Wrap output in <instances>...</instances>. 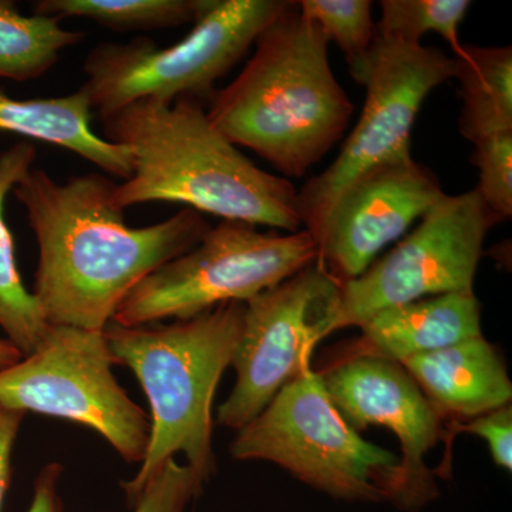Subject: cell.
<instances>
[{"instance_id": "obj_22", "label": "cell", "mask_w": 512, "mask_h": 512, "mask_svg": "<svg viewBox=\"0 0 512 512\" xmlns=\"http://www.w3.org/2000/svg\"><path fill=\"white\" fill-rule=\"evenodd\" d=\"M470 8V0H383L376 32L413 45L436 33L457 53L463 46L458 32Z\"/></svg>"}, {"instance_id": "obj_1", "label": "cell", "mask_w": 512, "mask_h": 512, "mask_svg": "<svg viewBox=\"0 0 512 512\" xmlns=\"http://www.w3.org/2000/svg\"><path fill=\"white\" fill-rule=\"evenodd\" d=\"M114 188L106 174L57 183L36 167L13 188L39 247L32 293L49 325L104 332L128 293L211 228L190 208L148 227H128Z\"/></svg>"}, {"instance_id": "obj_15", "label": "cell", "mask_w": 512, "mask_h": 512, "mask_svg": "<svg viewBox=\"0 0 512 512\" xmlns=\"http://www.w3.org/2000/svg\"><path fill=\"white\" fill-rule=\"evenodd\" d=\"M400 365L440 417L473 419L511 403L507 369L484 336L410 357Z\"/></svg>"}, {"instance_id": "obj_13", "label": "cell", "mask_w": 512, "mask_h": 512, "mask_svg": "<svg viewBox=\"0 0 512 512\" xmlns=\"http://www.w3.org/2000/svg\"><path fill=\"white\" fill-rule=\"evenodd\" d=\"M330 402L352 429L383 426L402 447L404 511H419L439 495L424 457L441 437V417L399 363L356 357L319 373Z\"/></svg>"}, {"instance_id": "obj_11", "label": "cell", "mask_w": 512, "mask_h": 512, "mask_svg": "<svg viewBox=\"0 0 512 512\" xmlns=\"http://www.w3.org/2000/svg\"><path fill=\"white\" fill-rule=\"evenodd\" d=\"M498 222L476 188L446 195L389 254L342 285L336 328L360 326L390 306L474 291L485 238Z\"/></svg>"}, {"instance_id": "obj_24", "label": "cell", "mask_w": 512, "mask_h": 512, "mask_svg": "<svg viewBox=\"0 0 512 512\" xmlns=\"http://www.w3.org/2000/svg\"><path fill=\"white\" fill-rule=\"evenodd\" d=\"M205 483L207 480L194 468L173 458L138 494L131 504L133 512H187Z\"/></svg>"}, {"instance_id": "obj_19", "label": "cell", "mask_w": 512, "mask_h": 512, "mask_svg": "<svg viewBox=\"0 0 512 512\" xmlns=\"http://www.w3.org/2000/svg\"><path fill=\"white\" fill-rule=\"evenodd\" d=\"M84 37L80 30L63 28L62 20L23 15L15 2L0 0V79H39L55 67L63 50Z\"/></svg>"}, {"instance_id": "obj_23", "label": "cell", "mask_w": 512, "mask_h": 512, "mask_svg": "<svg viewBox=\"0 0 512 512\" xmlns=\"http://www.w3.org/2000/svg\"><path fill=\"white\" fill-rule=\"evenodd\" d=\"M471 161L478 168L476 191L501 221L512 215V131L473 144Z\"/></svg>"}, {"instance_id": "obj_10", "label": "cell", "mask_w": 512, "mask_h": 512, "mask_svg": "<svg viewBox=\"0 0 512 512\" xmlns=\"http://www.w3.org/2000/svg\"><path fill=\"white\" fill-rule=\"evenodd\" d=\"M342 285L313 262L245 303L241 338L231 366L234 390L217 420L241 430L275 394L311 367L316 345L338 330Z\"/></svg>"}, {"instance_id": "obj_27", "label": "cell", "mask_w": 512, "mask_h": 512, "mask_svg": "<svg viewBox=\"0 0 512 512\" xmlns=\"http://www.w3.org/2000/svg\"><path fill=\"white\" fill-rule=\"evenodd\" d=\"M60 464H47L36 478L35 494L28 512H64L57 484L62 477Z\"/></svg>"}, {"instance_id": "obj_25", "label": "cell", "mask_w": 512, "mask_h": 512, "mask_svg": "<svg viewBox=\"0 0 512 512\" xmlns=\"http://www.w3.org/2000/svg\"><path fill=\"white\" fill-rule=\"evenodd\" d=\"M454 434H476L487 441L491 457L497 466L512 470V407L511 404L491 410V412L473 417L467 423H457L451 427Z\"/></svg>"}, {"instance_id": "obj_17", "label": "cell", "mask_w": 512, "mask_h": 512, "mask_svg": "<svg viewBox=\"0 0 512 512\" xmlns=\"http://www.w3.org/2000/svg\"><path fill=\"white\" fill-rule=\"evenodd\" d=\"M36 157V146L28 140L0 153V329L23 356L36 350L50 325L35 295L20 278L5 202L9 192L32 170Z\"/></svg>"}, {"instance_id": "obj_18", "label": "cell", "mask_w": 512, "mask_h": 512, "mask_svg": "<svg viewBox=\"0 0 512 512\" xmlns=\"http://www.w3.org/2000/svg\"><path fill=\"white\" fill-rule=\"evenodd\" d=\"M461 89L460 133L471 144L512 131L511 46L463 45L454 53Z\"/></svg>"}, {"instance_id": "obj_9", "label": "cell", "mask_w": 512, "mask_h": 512, "mask_svg": "<svg viewBox=\"0 0 512 512\" xmlns=\"http://www.w3.org/2000/svg\"><path fill=\"white\" fill-rule=\"evenodd\" d=\"M104 332L49 326L30 355L0 370V404L83 424L127 463H143L150 419L113 375Z\"/></svg>"}, {"instance_id": "obj_6", "label": "cell", "mask_w": 512, "mask_h": 512, "mask_svg": "<svg viewBox=\"0 0 512 512\" xmlns=\"http://www.w3.org/2000/svg\"><path fill=\"white\" fill-rule=\"evenodd\" d=\"M231 454L237 460L271 461L340 500L389 501L402 508L400 458L349 426L312 367L239 430Z\"/></svg>"}, {"instance_id": "obj_16", "label": "cell", "mask_w": 512, "mask_h": 512, "mask_svg": "<svg viewBox=\"0 0 512 512\" xmlns=\"http://www.w3.org/2000/svg\"><path fill=\"white\" fill-rule=\"evenodd\" d=\"M0 133L72 151L106 175L128 180L130 151L97 136L92 128V106L82 90L57 97L15 99L0 90Z\"/></svg>"}, {"instance_id": "obj_4", "label": "cell", "mask_w": 512, "mask_h": 512, "mask_svg": "<svg viewBox=\"0 0 512 512\" xmlns=\"http://www.w3.org/2000/svg\"><path fill=\"white\" fill-rule=\"evenodd\" d=\"M245 303L228 302L171 325L104 329L117 365L130 367L151 407L150 440L140 470L124 481L133 504L158 471L184 454L205 480L215 473L211 407L241 338Z\"/></svg>"}, {"instance_id": "obj_2", "label": "cell", "mask_w": 512, "mask_h": 512, "mask_svg": "<svg viewBox=\"0 0 512 512\" xmlns=\"http://www.w3.org/2000/svg\"><path fill=\"white\" fill-rule=\"evenodd\" d=\"M204 106L194 99H144L101 120L106 140L131 156L130 178L114 188L117 205L173 202L222 221L301 231L295 185L245 156Z\"/></svg>"}, {"instance_id": "obj_26", "label": "cell", "mask_w": 512, "mask_h": 512, "mask_svg": "<svg viewBox=\"0 0 512 512\" xmlns=\"http://www.w3.org/2000/svg\"><path fill=\"white\" fill-rule=\"evenodd\" d=\"M25 412L0 404V512L10 483V458Z\"/></svg>"}, {"instance_id": "obj_20", "label": "cell", "mask_w": 512, "mask_h": 512, "mask_svg": "<svg viewBox=\"0 0 512 512\" xmlns=\"http://www.w3.org/2000/svg\"><path fill=\"white\" fill-rule=\"evenodd\" d=\"M212 0H39L33 13L92 20L111 32H153L194 25Z\"/></svg>"}, {"instance_id": "obj_21", "label": "cell", "mask_w": 512, "mask_h": 512, "mask_svg": "<svg viewBox=\"0 0 512 512\" xmlns=\"http://www.w3.org/2000/svg\"><path fill=\"white\" fill-rule=\"evenodd\" d=\"M299 12L335 43L345 55L357 83L365 72L367 56L376 39L372 2L369 0H301Z\"/></svg>"}, {"instance_id": "obj_12", "label": "cell", "mask_w": 512, "mask_h": 512, "mask_svg": "<svg viewBox=\"0 0 512 512\" xmlns=\"http://www.w3.org/2000/svg\"><path fill=\"white\" fill-rule=\"evenodd\" d=\"M446 195L439 177L413 156L377 165L336 198L316 241V262L340 285L353 281Z\"/></svg>"}, {"instance_id": "obj_5", "label": "cell", "mask_w": 512, "mask_h": 512, "mask_svg": "<svg viewBox=\"0 0 512 512\" xmlns=\"http://www.w3.org/2000/svg\"><path fill=\"white\" fill-rule=\"evenodd\" d=\"M288 0H212L184 39L158 47L147 37L104 42L83 63L86 94L100 120L134 101L211 100L215 84L289 6Z\"/></svg>"}, {"instance_id": "obj_14", "label": "cell", "mask_w": 512, "mask_h": 512, "mask_svg": "<svg viewBox=\"0 0 512 512\" xmlns=\"http://www.w3.org/2000/svg\"><path fill=\"white\" fill-rule=\"evenodd\" d=\"M362 335L330 365L356 357L403 363L436 352L481 333V308L476 293L454 292L390 306L359 326Z\"/></svg>"}, {"instance_id": "obj_7", "label": "cell", "mask_w": 512, "mask_h": 512, "mask_svg": "<svg viewBox=\"0 0 512 512\" xmlns=\"http://www.w3.org/2000/svg\"><path fill=\"white\" fill-rule=\"evenodd\" d=\"M318 259L305 229L262 232L242 221H221L190 251L148 275L121 302L111 322L141 326L191 319L228 302L247 303Z\"/></svg>"}, {"instance_id": "obj_28", "label": "cell", "mask_w": 512, "mask_h": 512, "mask_svg": "<svg viewBox=\"0 0 512 512\" xmlns=\"http://www.w3.org/2000/svg\"><path fill=\"white\" fill-rule=\"evenodd\" d=\"M23 355L8 339H0V370L15 365Z\"/></svg>"}, {"instance_id": "obj_8", "label": "cell", "mask_w": 512, "mask_h": 512, "mask_svg": "<svg viewBox=\"0 0 512 512\" xmlns=\"http://www.w3.org/2000/svg\"><path fill=\"white\" fill-rule=\"evenodd\" d=\"M454 73V57L440 49L376 32L359 82L366 89L359 121L336 160L298 191L302 229L315 241L336 198L352 181L377 165L412 156V131L424 100Z\"/></svg>"}, {"instance_id": "obj_3", "label": "cell", "mask_w": 512, "mask_h": 512, "mask_svg": "<svg viewBox=\"0 0 512 512\" xmlns=\"http://www.w3.org/2000/svg\"><path fill=\"white\" fill-rule=\"evenodd\" d=\"M328 45L291 2L258 36L237 79L210 100L212 124L286 180L308 174L342 140L355 113L333 74Z\"/></svg>"}]
</instances>
